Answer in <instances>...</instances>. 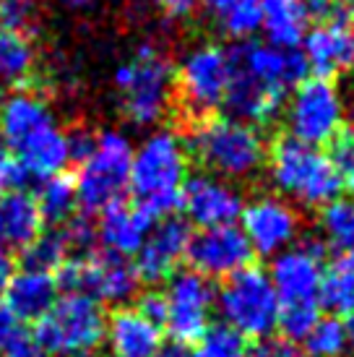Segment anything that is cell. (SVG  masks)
<instances>
[{
    "mask_svg": "<svg viewBox=\"0 0 354 357\" xmlns=\"http://www.w3.org/2000/svg\"><path fill=\"white\" fill-rule=\"evenodd\" d=\"M0 139L19 157L26 175L40 180L63 175L70 165L68 133L37 91L10 89L0 100Z\"/></svg>",
    "mask_w": 354,
    "mask_h": 357,
    "instance_id": "6da1fadb",
    "label": "cell"
},
{
    "mask_svg": "<svg viewBox=\"0 0 354 357\" xmlns=\"http://www.w3.org/2000/svg\"><path fill=\"white\" fill-rule=\"evenodd\" d=\"M190 154L175 130H154L133 149L128 188L136 204L154 219L172 217L180 208V188L187 180Z\"/></svg>",
    "mask_w": 354,
    "mask_h": 357,
    "instance_id": "7a4b0ae2",
    "label": "cell"
},
{
    "mask_svg": "<svg viewBox=\"0 0 354 357\" xmlns=\"http://www.w3.org/2000/svg\"><path fill=\"white\" fill-rule=\"evenodd\" d=\"M187 154L222 180H243L266 165V141L261 130L237 118H203L190 130Z\"/></svg>",
    "mask_w": 354,
    "mask_h": 357,
    "instance_id": "3957f363",
    "label": "cell"
},
{
    "mask_svg": "<svg viewBox=\"0 0 354 357\" xmlns=\"http://www.w3.org/2000/svg\"><path fill=\"white\" fill-rule=\"evenodd\" d=\"M266 159L274 188L302 206L325 208L341 193L328 154L318 146L284 136L271 146Z\"/></svg>",
    "mask_w": 354,
    "mask_h": 357,
    "instance_id": "277c9868",
    "label": "cell"
},
{
    "mask_svg": "<svg viewBox=\"0 0 354 357\" xmlns=\"http://www.w3.org/2000/svg\"><path fill=\"white\" fill-rule=\"evenodd\" d=\"M115 89L123 115L133 126H157L175 94V68L157 47L141 45L115 70Z\"/></svg>",
    "mask_w": 354,
    "mask_h": 357,
    "instance_id": "5b68a950",
    "label": "cell"
},
{
    "mask_svg": "<svg viewBox=\"0 0 354 357\" xmlns=\"http://www.w3.org/2000/svg\"><path fill=\"white\" fill-rule=\"evenodd\" d=\"M107 316L97 300L63 292L47 313L37 321V342L45 355L91 357L105 342Z\"/></svg>",
    "mask_w": 354,
    "mask_h": 357,
    "instance_id": "8992f818",
    "label": "cell"
},
{
    "mask_svg": "<svg viewBox=\"0 0 354 357\" xmlns=\"http://www.w3.org/2000/svg\"><path fill=\"white\" fill-rule=\"evenodd\" d=\"M133 144L120 130H105L94 136V146L79 162V175L73 180L79 206L86 211H102L123 201L128 190Z\"/></svg>",
    "mask_w": 354,
    "mask_h": 357,
    "instance_id": "52a82bcc",
    "label": "cell"
},
{
    "mask_svg": "<svg viewBox=\"0 0 354 357\" xmlns=\"http://www.w3.org/2000/svg\"><path fill=\"white\" fill-rule=\"evenodd\" d=\"M217 307L222 324L245 339H268L279 324V298L266 268L256 264L224 279L217 289Z\"/></svg>",
    "mask_w": 354,
    "mask_h": 357,
    "instance_id": "ba28073f",
    "label": "cell"
},
{
    "mask_svg": "<svg viewBox=\"0 0 354 357\" xmlns=\"http://www.w3.org/2000/svg\"><path fill=\"white\" fill-rule=\"evenodd\" d=\"M58 287L66 292H79L86 298L109 305L128 303L138 289L136 266L128 258L115 253H86V256H70L58 268Z\"/></svg>",
    "mask_w": 354,
    "mask_h": 357,
    "instance_id": "9c48e42d",
    "label": "cell"
},
{
    "mask_svg": "<svg viewBox=\"0 0 354 357\" xmlns=\"http://www.w3.org/2000/svg\"><path fill=\"white\" fill-rule=\"evenodd\" d=\"M289 136L310 146H323L344 128V102L328 79H305L289 91L286 102Z\"/></svg>",
    "mask_w": 354,
    "mask_h": 357,
    "instance_id": "30bf717a",
    "label": "cell"
},
{
    "mask_svg": "<svg viewBox=\"0 0 354 357\" xmlns=\"http://www.w3.org/2000/svg\"><path fill=\"white\" fill-rule=\"evenodd\" d=\"M167 300L164 326L172 342L193 344L211 326V313L217 307V287L211 279L196 274L193 268L175 271L162 289Z\"/></svg>",
    "mask_w": 354,
    "mask_h": 357,
    "instance_id": "8fae6325",
    "label": "cell"
},
{
    "mask_svg": "<svg viewBox=\"0 0 354 357\" xmlns=\"http://www.w3.org/2000/svg\"><path fill=\"white\" fill-rule=\"evenodd\" d=\"M229 84V55L219 45H198L180 60L175 86L193 115H208L224 105Z\"/></svg>",
    "mask_w": 354,
    "mask_h": 357,
    "instance_id": "7c38bea8",
    "label": "cell"
},
{
    "mask_svg": "<svg viewBox=\"0 0 354 357\" xmlns=\"http://www.w3.org/2000/svg\"><path fill=\"white\" fill-rule=\"evenodd\" d=\"M271 279L279 307L318 303V287L323 274V243L307 238L300 245L286 248L274 256V264L266 271Z\"/></svg>",
    "mask_w": 354,
    "mask_h": 357,
    "instance_id": "4fadbf2b",
    "label": "cell"
},
{
    "mask_svg": "<svg viewBox=\"0 0 354 357\" xmlns=\"http://www.w3.org/2000/svg\"><path fill=\"white\" fill-rule=\"evenodd\" d=\"M240 229L253 253L274 258L295 245L300 235V214L289 201L279 196H258L240 211Z\"/></svg>",
    "mask_w": 354,
    "mask_h": 357,
    "instance_id": "5bb4252c",
    "label": "cell"
},
{
    "mask_svg": "<svg viewBox=\"0 0 354 357\" xmlns=\"http://www.w3.org/2000/svg\"><path fill=\"white\" fill-rule=\"evenodd\" d=\"M253 248L240 225L198 229L187 243V264L206 279H229L253 264Z\"/></svg>",
    "mask_w": 354,
    "mask_h": 357,
    "instance_id": "9a60e30c",
    "label": "cell"
},
{
    "mask_svg": "<svg viewBox=\"0 0 354 357\" xmlns=\"http://www.w3.org/2000/svg\"><path fill=\"white\" fill-rule=\"evenodd\" d=\"M243 206L245 201L240 196V190L229 180H222L208 172L187 175L180 188V208L185 211V222L196 225L198 229L237 225Z\"/></svg>",
    "mask_w": 354,
    "mask_h": 357,
    "instance_id": "2e32d148",
    "label": "cell"
},
{
    "mask_svg": "<svg viewBox=\"0 0 354 357\" xmlns=\"http://www.w3.org/2000/svg\"><path fill=\"white\" fill-rule=\"evenodd\" d=\"M226 55L232 68L245 70L247 76L286 97L297 84L307 79V63L300 50H279L266 42H237L232 50H226Z\"/></svg>",
    "mask_w": 354,
    "mask_h": 357,
    "instance_id": "e0dca14e",
    "label": "cell"
},
{
    "mask_svg": "<svg viewBox=\"0 0 354 357\" xmlns=\"http://www.w3.org/2000/svg\"><path fill=\"white\" fill-rule=\"evenodd\" d=\"M190 225L185 219L164 217L159 219L146 235L144 245L136 253V274L148 284H159L167 282L177 271L180 261L187 253V243H190Z\"/></svg>",
    "mask_w": 354,
    "mask_h": 357,
    "instance_id": "ac0fdd59",
    "label": "cell"
},
{
    "mask_svg": "<svg viewBox=\"0 0 354 357\" xmlns=\"http://www.w3.org/2000/svg\"><path fill=\"white\" fill-rule=\"evenodd\" d=\"M307 70L315 79H328L354 68V24L344 19L323 21L315 29H307L302 40Z\"/></svg>",
    "mask_w": 354,
    "mask_h": 357,
    "instance_id": "d6986e66",
    "label": "cell"
},
{
    "mask_svg": "<svg viewBox=\"0 0 354 357\" xmlns=\"http://www.w3.org/2000/svg\"><path fill=\"white\" fill-rule=\"evenodd\" d=\"M151 227H154V217L146 208H141L138 204H128V201H118L112 206L102 208L99 222L94 225L102 248L123 258L136 256Z\"/></svg>",
    "mask_w": 354,
    "mask_h": 357,
    "instance_id": "ffe728a7",
    "label": "cell"
},
{
    "mask_svg": "<svg viewBox=\"0 0 354 357\" xmlns=\"http://www.w3.org/2000/svg\"><path fill=\"white\" fill-rule=\"evenodd\" d=\"M107 357H159L162 352V326L151 324L136 307L123 305L107 318L105 326Z\"/></svg>",
    "mask_w": 354,
    "mask_h": 357,
    "instance_id": "44dd1931",
    "label": "cell"
},
{
    "mask_svg": "<svg viewBox=\"0 0 354 357\" xmlns=\"http://www.w3.org/2000/svg\"><path fill=\"white\" fill-rule=\"evenodd\" d=\"M58 279L49 271H40V268H26L21 266L19 271L10 274V282L6 287V303L13 316H19L21 321H40L47 313L52 303L60 298L58 295Z\"/></svg>",
    "mask_w": 354,
    "mask_h": 357,
    "instance_id": "7402d4cb",
    "label": "cell"
},
{
    "mask_svg": "<svg viewBox=\"0 0 354 357\" xmlns=\"http://www.w3.org/2000/svg\"><path fill=\"white\" fill-rule=\"evenodd\" d=\"M307 19L302 0H261V31L266 45L279 50H297L307 34Z\"/></svg>",
    "mask_w": 354,
    "mask_h": 357,
    "instance_id": "603a6c76",
    "label": "cell"
},
{
    "mask_svg": "<svg viewBox=\"0 0 354 357\" xmlns=\"http://www.w3.org/2000/svg\"><path fill=\"white\" fill-rule=\"evenodd\" d=\"M45 219L34 196L24 190H13L3 196V217H0V245L8 248H26L31 240L40 238Z\"/></svg>",
    "mask_w": 354,
    "mask_h": 357,
    "instance_id": "cb8c5ba5",
    "label": "cell"
},
{
    "mask_svg": "<svg viewBox=\"0 0 354 357\" xmlns=\"http://www.w3.org/2000/svg\"><path fill=\"white\" fill-rule=\"evenodd\" d=\"M318 305L334 318L354 316V256H339L323 266Z\"/></svg>",
    "mask_w": 354,
    "mask_h": 357,
    "instance_id": "d4e9b609",
    "label": "cell"
},
{
    "mask_svg": "<svg viewBox=\"0 0 354 357\" xmlns=\"http://www.w3.org/2000/svg\"><path fill=\"white\" fill-rule=\"evenodd\" d=\"M203 8L229 40L250 42L261 31V0H203Z\"/></svg>",
    "mask_w": 354,
    "mask_h": 357,
    "instance_id": "484cf974",
    "label": "cell"
},
{
    "mask_svg": "<svg viewBox=\"0 0 354 357\" xmlns=\"http://www.w3.org/2000/svg\"><path fill=\"white\" fill-rule=\"evenodd\" d=\"M37 66V52L29 34L0 29V86L21 89Z\"/></svg>",
    "mask_w": 354,
    "mask_h": 357,
    "instance_id": "4316f807",
    "label": "cell"
},
{
    "mask_svg": "<svg viewBox=\"0 0 354 357\" xmlns=\"http://www.w3.org/2000/svg\"><path fill=\"white\" fill-rule=\"evenodd\" d=\"M37 208L45 222H52V225H66L68 219L76 217V206H79V199H76V185L73 180L63 172V175H55V178L42 180L40 190H37Z\"/></svg>",
    "mask_w": 354,
    "mask_h": 357,
    "instance_id": "83f0119b",
    "label": "cell"
},
{
    "mask_svg": "<svg viewBox=\"0 0 354 357\" xmlns=\"http://www.w3.org/2000/svg\"><path fill=\"white\" fill-rule=\"evenodd\" d=\"M321 229L331 248L354 256V199H336L321 214Z\"/></svg>",
    "mask_w": 354,
    "mask_h": 357,
    "instance_id": "f1b7e54d",
    "label": "cell"
},
{
    "mask_svg": "<svg viewBox=\"0 0 354 357\" xmlns=\"http://www.w3.org/2000/svg\"><path fill=\"white\" fill-rule=\"evenodd\" d=\"M0 357H45L34 328L0 303Z\"/></svg>",
    "mask_w": 354,
    "mask_h": 357,
    "instance_id": "f546056e",
    "label": "cell"
},
{
    "mask_svg": "<svg viewBox=\"0 0 354 357\" xmlns=\"http://www.w3.org/2000/svg\"><path fill=\"white\" fill-rule=\"evenodd\" d=\"M305 352L310 357H341L346 355L349 344V334H346V324L339 318H321L313 326V331L302 339Z\"/></svg>",
    "mask_w": 354,
    "mask_h": 357,
    "instance_id": "4dcf8cb0",
    "label": "cell"
},
{
    "mask_svg": "<svg viewBox=\"0 0 354 357\" xmlns=\"http://www.w3.org/2000/svg\"><path fill=\"white\" fill-rule=\"evenodd\" d=\"M68 253L70 250L66 238H63V232H42L40 238H34L24 248V266L55 274L70 258Z\"/></svg>",
    "mask_w": 354,
    "mask_h": 357,
    "instance_id": "1f68e13d",
    "label": "cell"
},
{
    "mask_svg": "<svg viewBox=\"0 0 354 357\" xmlns=\"http://www.w3.org/2000/svg\"><path fill=\"white\" fill-rule=\"evenodd\" d=\"M198 342H201L198 357H247L250 352L245 337H240L226 324H211Z\"/></svg>",
    "mask_w": 354,
    "mask_h": 357,
    "instance_id": "d6a6232c",
    "label": "cell"
},
{
    "mask_svg": "<svg viewBox=\"0 0 354 357\" xmlns=\"http://www.w3.org/2000/svg\"><path fill=\"white\" fill-rule=\"evenodd\" d=\"M321 321V305L307 303V305H282L279 307V324L286 342H302L313 331V326Z\"/></svg>",
    "mask_w": 354,
    "mask_h": 357,
    "instance_id": "836d02e7",
    "label": "cell"
},
{
    "mask_svg": "<svg viewBox=\"0 0 354 357\" xmlns=\"http://www.w3.org/2000/svg\"><path fill=\"white\" fill-rule=\"evenodd\" d=\"M328 146V162L334 167L339 185L354 196V128H341Z\"/></svg>",
    "mask_w": 354,
    "mask_h": 357,
    "instance_id": "e575fe53",
    "label": "cell"
},
{
    "mask_svg": "<svg viewBox=\"0 0 354 357\" xmlns=\"http://www.w3.org/2000/svg\"><path fill=\"white\" fill-rule=\"evenodd\" d=\"M37 10L31 0H0V29L29 34Z\"/></svg>",
    "mask_w": 354,
    "mask_h": 357,
    "instance_id": "d590c367",
    "label": "cell"
},
{
    "mask_svg": "<svg viewBox=\"0 0 354 357\" xmlns=\"http://www.w3.org/2000/svg\"><path fill=\"white\" fill-rule=\"evenodd\" d=\"M26 169L21 167L19 157L10 151V146L0 139V193H13L21 190L26 183Z\"/></svg>",
    "mask_w": 354,
    "mask_h": 357,
    "instance_id": "8d00e7d4",
    "label": "cell"
},
{
    "mask_svg": "<svg viewBox=\"0 0 354 357\" xmlns=\"http://www.w3.org/2000/svg\"><path fill=\"white\" fill-rule=\"evenodd\" d=\"M63 238L68 243V250H79V256H86L91 245L97 243V229L86 217H73L66 222Z\"/></svg>",
    "mask_w": 354,
    "mask_h": 357,
    "instance_id": "74e56055",
    "label": "cell"
},
{
    "mask_svg": "<svg viewBox=\"0 0 354 357\" xmlns=\"http://www.w3.org/2000/svg\"><path fill=\"white\" fill-rule=\"evenodd\" d=\"M136 310L141 316H146L151 324L157 326H164V316H167V300H164V292L162 289H148L138 298Z\"/></svg>",
    "mask_w": 354,
    "mask_h": 357,
    "instance_id": "f35d334b",
    "label": "cell"
},
{
    "mask_svg": "<svg viewBox=\"0 0 354 357\" xmlns=\"http://www.w3.org/2000/svg\"><path fill=\"white\" fill-rule=\"evenodd\" d=\"M295 344L286 342V339H261L258 347H253L247 352V357H295Z\"/></svg>",
    "mask_w": 354,
    "mask_h": 357,
    "instance_id": "ab89813d",
    "label": "cell"
},
{
    "mask_svg": "<svg viewBox=\"0 0 354 357\" xmlns=\"http://www.w3.org/2000/svg\"><path fill=\"white\" fill-rule=\"evenodd\" d=\"M154 3H157V8L167 13L169 19H187V16L196 13L201 0H154Z\"/></svg>",
    "mask_w": 354,
    "mask_h": 357,
    "instance_id": "60d3db41",
    "label": "cell"
},
{
    "mask_svg": "<svg viewBox=\"0 0 354 357\" xmlns=\"http://www.w3.org/2000/svg\"><path fill=\"white\" fill-rule=\"evenodd\" d=\"M159 357H198V349H193V344H183V342H169L167 347H162Z\"/></svg>",
    "mask_w": 354,
    "mask_h": 357,
    "instance_id": "b9f144b4",
    "label": "cell"
},
{
    "mask_svg": "<svg viewBox=\"0 0 354 357\" xmlns=\"http://www.w3.org/2000/svg\"><path fill=\"white\" fill-rule=\"evenodd\" d=\"M10 274H13V266H10L8 256L0 250V300H3V295H6V287H8V282H10Z\"/></svg>",
    "mask_w": 354,
    "mask_h": 357,
    "instance_id": "7bdbcfd3",
    "label": "cell"
},
{
    "mask_svg": "<svg viewBox=\"0 0 354 357\" xmlns=\"http://www.w3.org/2000/svg\"><path fill=\"white\" fill-rule=\"evenodd\" d=\"M334 6H336V19L352 21L354 0H334Z\"/></svg>",
    "mask_w": 354,
    "mask_h": 357,
    "instance_id": "ee69618b",
    "label": "cell"
},
{
    "mask_svg": "<svg viewBox=\"0 0 354 357\" xmlns=\"http://www.w3.org/2000/svg\"><path fill=\"white\" fill-rule=\"evenodd\" d=\"M66 8H73V10H84V8H91V6H97L99 0H60Z\"/></svg>",
    "mask_w": 354,
    "mask_h": 357,
    "instance_id": "f6af8a7d",
    "label": "cell"
},
{
    "mask_svg": "<svg viewBox=\"0 0 354 357\" xmlns=\"http://www.w3.org/2000/svg\"><path fill=\"white\" fill-rule=\"evenodd\" d=\"M346 334H349V344H354V316H349V324H346Z\"/></svg>",
    "mask_w": 354,
    "mask_h": 357,
    "instance_id": "bcb514c9",
    "label": "cell"
},
{
    "mask_svg": "<svg viewBox=\"0 0 354 357\" xmlns=\"http://www.w3.org/2000/svg\"><path fill=\"white\" fill-rule=\"evenodd\" d=\"M3 196H6V193H0V217H3Z\"/></svg>",
    "mask_w": 354,
    "mask_h": 357,
    "instance_id": "7dc6e473",
    "label": "cell"
},
{
    "mask_svg": "<svg viewBox=\"0 0 354 357\" xmlns=\"http://www.w3.org/2000/svg\"><path fill=\"white\" fill-rule=\"evenodd\" d=\"M352 24H354V10H352Z\"/></svg>",
    "mask_w": 354,
    "mask_h": 357,
    "instance_id": "c3c4849f",
    "label": "cell"
}]
</instances>
